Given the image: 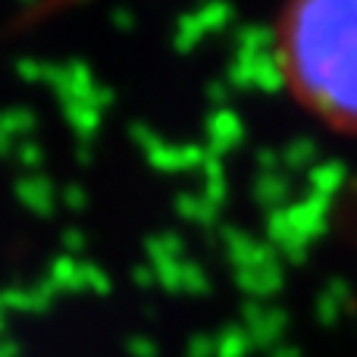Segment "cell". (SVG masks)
<instances>
[{
	"label": "cell",
	"mask_w": 357,
	"mask_h": 357,
	"mask_svg": "<svg viewBox=\"0 0 357 357\" xmlns=\"http://www.w3.org/2000/svg\"><path fill=\"white\" fill-rule=\"evenodd\" d=\"M273 60L298 107L357 135V0L291 3L273 25Z\"/></svg>",
	"instance_id": "cell-1"
},
{
	"label": "cell",
	"mask_w": 357,
	"mask_h": 357,
	"mask_svg": "<svg viewBox=\"0 0 357 357\" xmlns=\"http://www.w3.org/2000/svg\"><path fill=\"white\" fill-rule=\"evenodd\" d=\"M50 304H54V285H50L47 279L31 285V289H22V285H6V289H0V307H3L6 314H10V310H16V314H41Z\"/></svg>",
	"instance_id": "cell-2"
},
{
	"label": "cell",
	"mask_w": 357,
	"mask_h": 357,
	"mask_svg": "<svg viewBox=\"0 0 357 357\" xmlns=\"http://www.w3.org/2000/svg\"><path fill=\"white\" fill-rule=\"evenodd\" d=\"M13 195L31 213L38 216L54 213V188H50V182L44 176H19L16 185H13Z\"/></svg>",
	"instance_id": "cell-3"
},
{
	"label": "cell",
	"mask_w": 357,
	"mask_h": 357,
	"mask_svg": "<svg viewBox=\"0 0 357 357\" xmlns=\"http://www.w3.org/2000/svg\"><path fill=\"white\" fill-rule=\"evenodd\" d=\"M35 123L38 119L29 107H6V110H0V132L10 135L13 142H25L31 135V129H35Z\"/></svg>",
	"instance_id": "cell-4"
},
{
	"label": "cell",
	"mask_w": 357,
	"mask_h": 357,
	"mask_svg": "<svg viewBox=\"0 0 357 357\" xmlns=\"http://www.w3.org/2000/svg\"><path fill=\"white\" fill-rule=\"evenodd\" d=\"M47 282L54 285V289H73V285H79V266H75L69 257L54 260V266H50V276H47Z\"/></svg>",
	"instance_id": "cell-5"
},
{
	"label": "cell",
	"mask_w": 357,
	"mask_h": 357,
	"mask_svg": "<svg viewBox=\"0 0 357 357\" xmlns=\"http://www.w3.org/2000/svg\"><path fill=\"white\" fill-rule=\"evenodd\" d=\"M13 160L19 163L22 169H35V167H41V160H44V154H41V148H38L35 142H16V148H13Z\"/></svg>",
	"instance_id": "cell-6"
},
{
	"label": "cell",
	"mask_w": 357,
	"mask_h": 357,
	"mask_svg": "<svg viewBox=\"0 0 357 357\" xmlns=\"http://www.w3.org/2000/svg\"><path fill=\"white\" fill-rule=\"evenodd\" d=\"M16 75L22 82H44V69H47V63L41 60H31V56H22V60H16Z\"/></svg>",
	"instance_id": "cell-7"
},
{
	"label": "cell",
	"mask_w": 357,
	"mask_h": 357,
	"mask_svg": "<svg viewBox=\"0 0 357 357\" xmlns=\"http://www.w3.org/2000/svg\"><path fill=\"white\" fill-rule=\"evenodd\" d=\"M66 119L79 132H88V129H91V123H94L91 110H88V107H82V100H73V104H66Z\"/></svg>",
	"instance_id": "cell-8"
},
{
	"label": "cell",
	"mask_w": 357,
	"mask_h": 357,
	"mask_svg": "<svg viewBox=\"0 0 357 357\" xmlns=\"http://www.w3.org/2000/svg\"><path fill=\"white\" fill-rule=\"evenodd\" d=\"M0 357H22L19 342H13L10 335H3V339H0Z\"/></svg>",
	"instance_id": "cell-9"
},
{
	"label": "cell",
	"mask_w": 357,
	"mask_h": 357,
	"mask_svg": "<svg viewBox=\"0 0 357 357\" xmlns=\"http://www.w3.org/2000/svg\"><path fill=\"white\" fill-rule=\"evenodd\" d=\"M13 148H16V142H13L10 135H3V132H0V160L13 157Z\"/></svg>",
	"instance_id": "cell-10"
},
{
	"label": "cell",
	"mask_w": 357,
	"mask_h": 357,
	"mask_svg": "<svg viewBox=\"0 0 357 357\" xmlns=\"http://www.w3.org/2000/svg\"><path fill=\"white\" fill-rule=\"evenodd\" d=\"M79 197H82V195H79V191H73V188H69V191H66V204H75V207H79V204H82V201H79Z\"/></svg>",
	"instance_id": "cell-11"
},
{
	"label": "cell",
	"mask_w": 357,
	"mask_h": 357,
	"mask_svg": "<svg viewBox=\"0 0 357 357\" xmlns=\"http://www.w3.org/2000/svg\"><path fill=\"white\" fill-rule=\"evenodd\" d=\"M6 326H10V323H6V310L0 307V339H3V335H6Z\"/></svg>",
	"instance_id": "cell-12"
}]
</instances>
